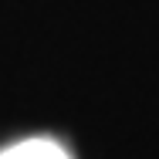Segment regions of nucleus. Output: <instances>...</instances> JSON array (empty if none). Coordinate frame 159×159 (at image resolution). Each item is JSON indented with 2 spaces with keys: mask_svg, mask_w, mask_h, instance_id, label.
<instances>
[{
  "mask_svg": "<svg viewBox=\"0 0 159 159\" xmlns=\"http://www.w3.org/2000/svg\"><path fill=\"white\" fill-rule=\"evenodd\" d=\"M0 159H68V156L48 139H31V142H20V146L7 149Z\"/></svg>",
  "mask_w": 159,
  "mask_h": 159,
  "instance_id": "1",
  "label": "nucleus"
}]
</instances>
